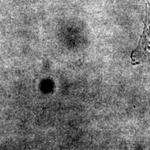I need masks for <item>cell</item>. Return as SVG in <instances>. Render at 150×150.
Returning <instances> with one entry per match:
<instances>
[{
    "label": "cell",
    "mask_w": 150,
    "mask_h": 150,
    "mask_svg": "<svg viewBox=\"0 0 150 150\" xmlns=\"http://www.w3.org/2000/svg\"><path fill=\"white\" fill-rule=\"evenodd\" d=\"M132 63L136 65L144 62H150V3L146 8L144 31L140 38L138 47L131 55Z\"/></svg>",
    "instance_id": "cell-1"
}]
</instances>
